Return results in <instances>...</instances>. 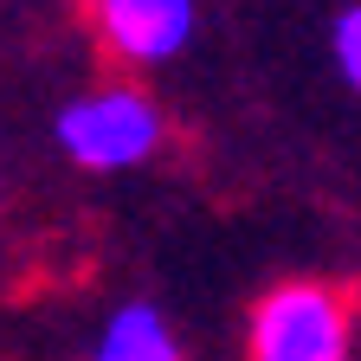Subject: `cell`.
I'll return each mask as SVG.
<instances>
[{"instance_id": "4", "label": "cell", "mask_w": 361, "mask_h": 361, "mask_svg": "<svg viewBox=\"0 0 361 361\" xmlns=\"http://www.w3.org/2000/svg\"><path fill=\"white\" fill-rule=\"evenodd\" d=\"M97 355L104 361H174V336H168V323L149 303H129V310L110 316V329L97 336Z\"/></svg>"}, {"instance_id": "2", "label": "cell", "mask_w": 361, "mask_h": 361, "mask_svg": "<svg viewBox=\"0 0 361 361\" xmlns=\"http://www.w3.org/2000/svg\"><path fill=\"white\" fill-rule=\"evenodd\" d=\"M342 348H348V310L316 284L271 290L252 316V355L258 361H336Z\"/></svg>"}, {"instance_id": "3", "label": "cell", "mask_w": 361, "mask_h": 361, "mask_svg": "<svg viewBox=\"0 0 361 361\" xmlns=\"http://www.w3.org/2000/svg\"><path fill=\"white\" fill-rule=\"evenodd\" d=\"M97 26L123 59L155 65V59H174L188 45L194 0H97Z\"/></svg>"}, {"instance_id": "5", "label": "cell", "mask_w": 361, "mask_h": 361, "mask_svg": "<svg viewBox=\"0 0 361 361\" xmlns=\"http://www.w3.org/2000/svg\"><path fill=\"white\" fill-rule=\"evenodd\" d=\"M336 65H342V78L361 90V7H348V13L336 20Z\"/></svg>"}, {"instance_id": "1", "label": "cell", "mask_w": 361, "mask_h": 361, "mask_svg": "<svg viewBox=\"0 0 361 361\" xmlns=\"http://www.w3.org/2000/svg\"><path fill=\"white\" fill-rule=\"evenodd\" d=\"M59 142L84 168H129L161 142V116L135 90H97V97H78L59 116Z\"/></svg>"}]
</instances>
